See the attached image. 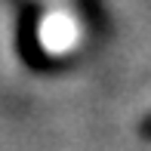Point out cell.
I'll use <instances>...</instances> for the list:
<instances>
[{"label": "cell", "instance_id": "6da1fadb", "mask_svg": "<svg viewBox=\"0 0 151 151\" xmlns=\"http://www.w3.org/2000/svg\"><path fill=\"white\" fill-rule=\"evenodd\" d=\"M139 129H142V136H145V139H151V114L142 120V127H139Z\"/></svg>", "mask_w": 151, "mask_h": 151}]
</instances>
